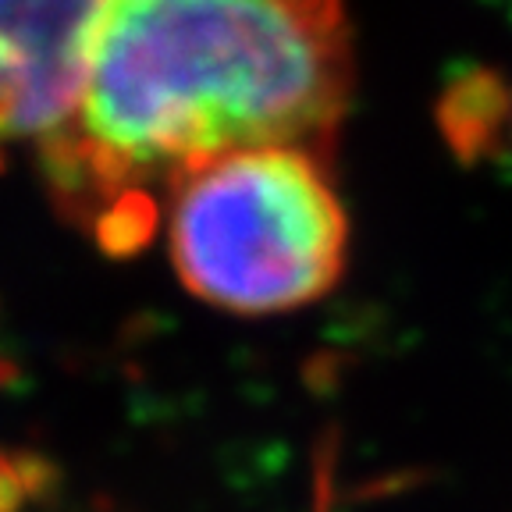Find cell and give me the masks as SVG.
I'll use <instances>...</instances> for the list:
<instances>
[{"label": "cell", "instance_id": "1", "mask_svg": "<svg viewBox=\"0 0 512 512\" xmlns=\"http://www.w3.org/2000/svg\"><path fill=\"white\" fill-rule=\"evenodd\" d=\"M82 128L171 178L242 146L331 164L352 96L342 0H111Z\"/></svg>", "mask_w": 512, "mask_h": 512}, {"label": "cell", "instance_id": "2", "mask_svg": "<svg viewBox=\"0 0 512 512\" xmlns=\"http://www.w3.org/2000/svg\"><path fill=\"white\" fill-rule=\"evenodd\" d=\"M171 185V264L203 303L264 317L317 303L342 278L349 221L313 153L242 146Z\"/></svg>", "mask_w": 512, "mask_h": 512}, {"label": "cell", "instance_id": "3", "mask_svg": "<svg viewBox=\"0 0 512 512\" xmlns=\"http://www.w3.org/2000/svg\"><path fill=\"white\" fill-rule=\"evenodd\" d=\"M111 0H0V139L72 125Z\"/></svg>", "mask_w": 512, "mask_h": 512}, {"label": "cell", "instance_id": "4", "mask_svg": "<svg viewBox=\"0 0 512 512\" xmlns=\"http://www.w3.org/2000/svg\"><path fill=\"white\" fill-rule=\"evenodd\" d=\"M36 164H40L43 185L61 221L89 224L104 214L107 203H114L139 178L136 164H128L121 153L89 136L82 125H61L36 143Z\"/></svg>", "mask_w": 512, "mask_h": 512}, {"label": "cell", "instance_id": "5", "mask_svg": "<svg viewBox=\"0 0 512 512\" xmlns=\"http://www.w3.org/2000/svg\"><path fill=\"white\" fill-rule=\"evenodd\" d=\"M434 128L456 164L477 168L512 143V86L484 61H452L434 96Z\"/></svg>", "mask_w": 512, "mask_h": 512}, {"label": "cell", "instance_id": "6", "mask_svg": "<svg viewBox=\"0 0 512 512\" xmlns=\"http://www.w3.org/2000/svg\"><path fill=\"white\" fill-rule=\"evenodd\" d=\"M157 221H160V214H157L153 196L132 185V189L121 192L114 203H107L104 214L96 217L93 239L104 256H111V260H128V256L143 253L153 242Z\"/></svg>", "mask_w": 512, "mask_h": 512}, {"label": "cell", "instance_id": "7", "mask_svg": "<svg viewBox=\"0 0 512 512\" xmlns=\"http://www.w3.org/2000/svg\"><path fill=\"white\" fill-rule=\"evenodd\" d=\"M29 505L36 502H32V488L18 463V452L0 448V512H25Z\"/></svg>", "mask_w": 512, "mask_h": 512}, {"label": "cell", "instance_id": "8", "mask_svg": "<svg viewBox=\"0 0 512 512\" xmlns=\"http://www.w3.org/2000/svg\"><path fill=\"white\" fill-rule=\"evenodd\" d=\"M345 367H349V360H345L342 352H317V356L306 363L303 381L310 384L317 395H331V392H338V388H342Z\"/></svg>", "mask_w": 512, "mask_h": 512}, {"label": "cell", "instance_id": "9", "mask_svg": "<svg viewBox=\"0 0 512 512\" xmlns=\"http://www.w3.org/2000/svg\"><path fill=\"white\" fill-rule=\"evenodd\" d=\"M18 377H22L18 363H11V360H4V356H0V388H8V384H15Z\"/></svg>", "mask_w": 512, "mask_h": 512}, {"label": "cell", "instance_id": "10", "mask_svg": "<svg viewBox=\"0 0 512 512\" xmlns=\"http://www.w3.org/2000/svg\"><path fill=\"white\" fill-rule=\"evenodd\" d=\"M335 512H338V509H335Z\"/></svg>", "mask_w": 512, "mask_h": 512}]
</instances>
